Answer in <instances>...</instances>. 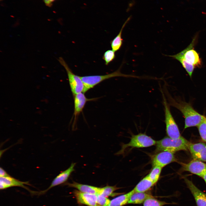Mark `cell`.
<instances>
[{
    "label": "cell",
    "mask_w": 206,
    "mask_h": 206,
    "mask_svg": "<svg viewBox=\"0 0 206 206\" xmlns=\"http://www.w3.org/2000/svg\"><path fill=\"white\" fill-rule=\"evenodd\" d=\"M174 153L167 151H163L154 155L152 159L153 167L163 168L168 164L176 161Z\"/></svg>",
    "instance_id": "8"
},
{
    "label": "cell",
    "mask_w": 206,
    "mask_h": 206,
    "mask_svg": "<svg viewBox=\"0 0 206 206\" xmlns=\"http://www.w3.org/2000/svg\"><path fill=\"white\" fill-rule=\"evenodd\" d=\"M190 142L181 136L177 139L166 137L156 141V151H167L175 153L181 150H187Z\"/></svg>",
    "instance_id": "2"
},
{
    "label": "cell",
    "mask_w": 206,
    "mask_h": 206,
    "mask_svg": "<svg viewBox=\"0 0 206 206\" xmlns=\"http://www.w3.org/2000/svg\"><path fill=\"white\" fill-rule=\"evenodd\" d=\"M163 98V104L164 107L165 123L166 131L168 136L172 138L177 139L181 136L175 121L171 114L169 104L162 90L161 91Z\"/></svg>",
    "instance_id": "4"
},
{
    "label": "cell",
    "mask_w": 206,
    "mask_h": 206,
    "mask_svg": "<svg viewBox=\"0 0 206 206\" xmlns=\"http://www.w3.org/2000/svg\"><path fill=\"white\" fill-rule=\"evenodd\" d=\"M206 183V173L203 175L201 177Z\"/></svg>",
    "instance_id": "30"
},
{
    "label": "cell",
    "mask_w": 206,
    "mask_h": 206,
    "mask_svg": "<svg viewBox=\"0 0 206 206\" xmlns=\"http://www.w3.org/2000/svg\"><path fill=\"white\" fill-rule=\"evenodd\" d=\"M73 193L78 204L88 206H98L97 195L83 193L76 190L74 191Z\"/></svg>",
    "instance_id": "14"
},
{
    "label": "cell",
    "mask_w": 206,
    "mask_h": 206,
    "mask_svg": "<svg viewBox=\"0 0 206 206\" xmlns=\"http://www.w3.org/2000/svg\"><path fill=\"white\" fill-rule=\"evenodd\" d=\"M55 0H43L45 5L49 7H51L52 5V3Z\"/></svg>",
    "instance_id": "29"
},
{
    "label": "cell",
    "mask_w": 206,
    "mask_h": 206,
    "mask_svg": "<svg viewBox=\"0 0 206 206\" xmlns=\"http://www.w3.org/2000/svg\"><path fill=\"white\" fill-rule=\"evenodd\" d=\"M197 127L202 139L206 142V121L205 119Z\"/></svg>",
    "instance_id": "26"
},
{
    "label": "cell",
    "mask_w": 206,
    "mask_h": 206,
    "mask_svg": "<svg viewBox=\"0 0 206 206\" xmlns=\"http://www.w3.org/2000/svg\"><path fill=\"white\" fill-rule=\"evenodd\" d=\"M165 91L170 105L177 108L182 113L185 119V128L197 126L204 120L205 117L195 110L190 104L182 101L176 100L167 91Z\"/></svg>",
    "instance_id": "1"
},
{
    "label": "cell",
    "mask_w": 206,
    "mask_h": 206,
    "mask_svg": "<svg viewBox=\"0 0 206 206\" xmlns=\"http://www.w3.org/2000/svg\"><path fill=\"white\" fill-rule=\"evenodd\" d=\"M179 61L182 64L190 77H191L195 67L192 64L187 62L184 59L180 52L173 55H167Z\"/></svg>",
    "instance_id": "19"
},
{
    "label": "cell",
    "mask_w": 206,
    "mask_h": 206,
    "mask_svg": "<svg viewBox=\"0 0 206 206\" xmlns=\"http://www.w3.org/2000/svg\"><path fill=\"white\" fill-rule=\"evenodd\" d=\"M129 19L130 18H128L126 20L122 25L118 34L110 42L112 50L114 52L118 50L122 46L123 42V39L122 38V31L126 24L129 20Z\"/></svg>",
    "instance_id": "21"
},
{
    "label": "cell",
    "mask_w": 206,
    "mask_h": 206,
    "mask_svg": "<svg viewBox=\"0 0 206 206\" xmlns=\"http://www.w3.org/2000/svg\"><path fill=\"white\" fill-rule=\"evenodd\" d=\"M115 52L112 50H108L104 54L103 59L105 61V64L108 65L113 61L115 58Z\"/></svg>",
    "instance_id": "25"
},
{
    "label": "cell",
    "mask_w": 206,
    "mask_h": 206,
    "mask_svg": "<svg viewBox=\"0 0 206 206\" xmlns=\"http://www.w3.org/2000/svg\"><path fill=\"white\" fill-rule=\"evenodd\" d=\"M167 204H169V203L158 200L152 197L146 199L143 202V206H163Z\"/></svg>",
    "instance_id": "24"
},
{
    "label": "cell",
    "mask_w": 206,
    "mask_h": 206,
    "mask_svg": "<svg viewBox=\"0 0 206 206\" xmlns=\"http://www.w3.org/2000/svg\"><path fill=\"white\" fill-rule=\"evenodd\" d=\"M205 121H206V117L205 118Z\"/></svg>",
    "instance_id": "31"
},
{
    "label": "cell",
    "mask_w": 206,
    "mask_h": 206,
    "mask_svg": "<svg viewBox=\"0 0 206 206\" xmlns=\"http://www.w3.org/2000/svg\"><path fill=\"white\" fill-rule=\"evenodd\" d=\"M66 185L69 187L75 188L81 192L96 195L99 194L101 189V188L81 184L74 181L72 183H68Z\"/></svg>",
    "instance_id": "16"
},
{
    "label": "cell",
    "mask_w": 206,
    "mask_h": 206,
    "mask_svg": "<svg viewBox=\"0 0 206 206\" xmlns=\"http://www.w3.org/2000/svg\"><path fill=\"white\" fill-rule=\"evenodd\" d=\"M156 141L145 134L140 133L133 135L128 143L122 145L118 154L123 153L126 149L129 147L140 148L150 147L155 145Z\"/></svg>",
    "instance_id": "5"
},
{
    "label": "cell",
    "mask_w": 206,
    "mask_h": 206,
    "mask_svg": "<svg viewBox=\"0 0 206 206\" xmlns=\"http://www.w3.org/2000/svg\"><path fill=\"white\" fill-rule=\"evenodd\" d=\"M120 188H121L117 187L116 186L107 185L104 187L101 188L100 193L98 194L106 197L110 196H116L119 193H114V192Z\"/></svg>",
    "instance_id": "22"
},
{
    "label": "cell",
    "mask_w": 206,
    "mask_h": 206,
    "mask_svg": "<svg viewBox=\"0 0 206 206\" xmlns=\"http://www.w3.org/2000/svg\"><path fill=\"white\" fill-rule=\"evenodd\" d=\"M181 164L183 170L201 177L206 173V164L201 161L193 159L188 163Z\"/></svg>",
    "instance_id": "10"
},
{
    "label": "cell",
    "mask_w": 206,
    "mask_h": 206,
    "mask_svg": "<svg viewBox=\"0 0 206 206\" xmlns=\"http://www.w3.org/2000/svg\"><path fill=\"white\" fill-rule=\"evenodd\" d=\"M58 60L66 71L71 91L73 95L80 93H83L84 85L80 77L72 72L62 57L59 58Z\"/></svg>",
    "instance_id": "6"
},
{
    "label": "cell",
    "mask_w": 206,
    "mask_h": 206,
    "mask_svg": "<svg viewBox=\"0 0 206 206\" xmlns=\"http://www.w3.org/2000/svg\"><path fill=\"white\" fill-rule=\"evenodd\" d=\"M25 185H30L28 181H22L15 179L10 175L5 177H0V189L3 190L14 187H20L24 188L31 193L33 191L29 189Z\"/></svg>",
    "instance_id": "11"
},
{
    "label": "cell",
    "mask_w": 206,
    "mask_h": 206,
    "mask_svg": "<svg viewBox=\"0 0 206 206\" xmlns=\"http://www.w3.org/2000/svg\"><path fill=\"white\" fill-rule=\"evenodd\" d=\"M10 176L2 168L0 169V177H5Z\"/></svg>",
    "instance_id": "28"
},
{
    "label": "cell",
    "mask_w": 206,
    "mask_h": 206,
    "mask_svg": "<svg viewBox=\"0 0 206 206\" xmlns=\"http://www.w3.org/2000/svg\"><path fill=\"white\" fill-rule=\"evenodd\" d=\"M198 35L196 34L190 44L185 49L180 52L183 58L186 61L193 65L195 67L202 66V60L199 54L194 49V47L197 41Z\"/></svg>",
    "instance_id": "7"
},
{
    "label": "cell",
    "mask_w": 206,
    "mask_h": 206,
    "mask_svg": "<svg viewBox=\"0 0 206 206\" xmlns=\"http://www.w3.org/2000/svg\"><path fill=\"white\" fill-rule=\"evenodd\" d=\"M193 159L206 162V144L202 142L190 143L189 146Z\"/></svg>",
    "instance_id": "15"
},
{
    "label": "cell",
    "mask_w": 206,
    "mask_h": 206,
    "mask_svg": "<svg viewBox=\"0 0 206 206\" xmlns=\"http://www.w3.org/2000/svg\"><path fill=\"white\" fill-rule=\"evenodd\" d=\"M76 164L75 163H72L68 168L61 172L53 179L48 188L43 191L36 192V195L43 194L52 188L66 182L72 173L74 171Z\"/></svg>",
    "instance_id": "9"
},
{
    "label": "cell",
    "mask_w": 206,
    "mask_h": 206,
    "mask_svg": "<svg viewBox=\"0 0 206 206\" xmlns=\"http://www.w3.org/2000/svg\"><path fill=\"white\" fill-rule=\"evenodd\" d=\"M120 70L119 68L113 72L104 75L80 76L84 85L83 93H85L102 82L114 77L140 78V77L132 75L122 74L120 72Z\"/></svg>",
    "instance_id": "3"
},
{
    "label": "cell",
    "mask_w": 206,
    "mask_h": 206,
    "mask_svg": "<svg viewBox=\"0 0 206 206\" xmlns=\"http://www.w3.org/2000/svg\"><path fill=\"white\" fill-rule=\"evenodd\" d=\"M162 168L158 167H153V168L151 171L147 175L149 179L154 184L157 183L159 180Z\"/></svg>",
    "instance_id": "23"
},
{
    "label": "cell",
    "mask_w": 206,
    "mask_h": 206,
    "mask_svg": "<svg viewBox=\"0 0 206 206\" xmlns=\"http://www.w3.org/2000/svg\"><path fill=\"white\" fill-rule=\"evenodd\" d=\"M185 181L192 194L197 206H206V194L197 187L191 181L186 178Z\"/></svg>",
    "instance_id": "12"
},
{
    "label": "cell",
    "mask_w": 206,
    "mask_h": 206,
    "mask_svg": "<svg viewBox=\"0 0 206 206\" xmlns=\"http://www.w3.org/2000/svg\"><path fill=\"white\" fill-rule=\"evenodd\" d=\"M155 185L147 175L142 179L133 189L135 192H144Z\"/></svg>",
    "instance_id": "20"
},
{
    "label": "cell",
    "mask_w": 206,
    "mask_h": 206,
    "mask_svg": "<svg viewBox=\"0 0 206 206\" xmlns=\"http://www.w3.org/2000/svg\"><path fill=\"white\" fill-rule=\"evenodd\" d=\"M154 197L152 195L144 192H134L130 196L128 203L140 204L147 199Z\"/></svg>",
    "instance_id": "18"
},
{
    "label": "cell",
    "mask_w": 206,
    "mask_h": 206,
    "mask_svg": "<svg viewBox=\"0 0 206 206\" xmlns=\"http://www.w3.org/2000/svg\"><path fill=\"white\" fill-rule=\"evenodd\" d=\"M74 96V111L73 114L74 122L75 123L80 114L82 112L86 102L93 100L95 98H88L84 93L81 92L76 94Z\"/></svg>",
    "instance_id": "13"
},
{
    "label": "cell",
    "mask_w": 206,
    "mask_h": 206,
    "mask_svg": "<svg viewBox=\"0 0 206 206\" xmlns=\"http://www.w3.org/2000/svg\"><path fill=\"white\" fill-rule=\"evenodd\" d=\"M97 203L98 206H108L110 201L109 199L99 194H97Z\"/></svg>",
    "instance_id": "27"
},
{
    "label": "cell",
    "mask_w": 206,
    "mask_h": 206,
    "mask_svg": "<svg viewBox=\"0 0 206 206\" xmlns=\"http://www.w3.org/2000/svg\"><path fill=\"white\" fill-rule=\"evenodd\" d=\"M133 189L127 193L117 197L110 201L108 206H123L128 203L131 195L134 192Z\"/></svg>",
    "instance_id": "17"
}]
</instances>
